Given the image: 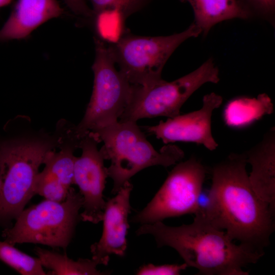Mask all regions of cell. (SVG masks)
Masks as SVG:
<instances>
[{
  "mask_svg": "<svg viewBox=\"0 0 275 275\" xmlns=\"http://www.w3.org/2000/svg\"><path fill=\"white\" fill-rule=\"evenodd\" d=\"M246 164L244 153H231L214 166L207 202L200 210L232 240L264 253L275 229V208L254 191Z\"/></svg>",
  "mask_w": 275,
  "mask_h": 275,
  "instance_id": "obj_1",
  "label": "cell"
},
{
  "mask_svg": "<svg viewBox=\"0 0 275 275\" xmlns=\"http://www.w3.org/2000/svg\"><path fill=\"white\" fill-rule=\"evenodd\" d=\"M193 222L178 227L162 222L141 225L137 235L152 236L158 248L174 249L188 267L204 275H248L243 270L256 263L264 253L233 242L226 233L216 228L200 209Z\"/></svg>",
  "mask_w": 275,
  "mask_h": 275,
  "instance_id": "obj_2",
  "label": "cell"
},
{
  "mask_svg": "<svg viewBox=\"0 0 275 275\" xmlns=\"http://www.w3.org/2000/svg\"><path fill=\"white\" fill-rule=\"evenodd\" d=\"M61 134L22 135L0 144V223L16 219L35 195L34 182L47 154L59 147Z\"/></svg>",
  "mask_w": 275,
  "mask_h": 275,
  "instance_id": "obj_3",
  "label": "cell"
},
{
  "mask_svg": "<svg viewBox=\"0 0 275 275\" xmlns=\"http://www.w3.org/2000/svg\"><path fill=\"white\" fill-rule=\"evenodd\" d=\"M92 132L103 143L100 150L104 159L111 161L107 171L113 181V194L141 170L154 166L168 167L184 156V152L174 145H167L157 151L136 122L118 121Z\"/></svg>",
  "mask_w": 275,
  "mask_h": 275,
  "instance_id": "obj_4",
  "label": "cell"
},
{
  "mask_svg": "<svg viewBox=\"0 0 275 275\" xmlns=\"http://www.w3.org/2000/svg\"><path fill=\"white\" fill-rule=\"evenodd\" d=\"M82 203L79 192L71 187L62 202L45 199L24 209L14 226L3 231L5 241L14 245L32 243L66 250L81 219Z\"/></svg>",
  "mask_w": 275,
  "mask_h": 275,
  "instance_id": "obj_5",
  "label": "cell"
},
{
  "mask_svg": "<svg viewBox=\"0 0 275 275\" xmlns=\"http://www.w3.org/2000/svg\"><path fill=\"white\" fill-rule=\"evenodd\" d=\"M201 34V29L193 22L185 31L169 36L124 34L109 47L119 71L129 82L147 86L162 80V69L173 52L185 41Z\"/></svg>",
  "mask_w": 275,
  "mask_h": 275,
  "instance_id": "obj_6",
  "label": "cell"
},
{
  "mask_svg": "<svg viewBox=\"0 0 275 275\" xmlns=\"http://www.w3.org/2000/svg\"><path fill=\"white\" fill-rule=\"evenodd\" d=\"M95 44L93 92L83 119L74 126L79 136L118 122L129 103L133 89L116 69L109 45L98 38H95Z\"/></svg>",
  "mask_w": 275,
  "mask_h": 275,
  "instance_id": "obj_7",
  "label": "cell"
},
{
  "mask_svg": "<svg viewBox=\"0 0 275 275\" xmlns=\"http://www.w3.org/2000/svg\"><path fill=\"white\" fill-rule=\"evenodd\" d=\"M219 81L218 69L213 59H209L194 71L174 81L162 79L147 86L133 85L129 103L119 121L136 122L143 118L176 117L196 91L205 84Z\"/></svg>",
  "mask_w": 275,
  "mask_h": 275,
  "instance_id": "obj_8",
  "label": "cell"
},
{
  "mask_svg": "<svg viewBox=\"0 0 275 275\" xmlns=\"http://www.w3.org/2000/svg\"><path fill=\"white\" fill-rule=\"evenodd\" d=\"M205 175L204 166L195 157L179 162L150 202L132 217L131 222L143 225L195 214L201 206L200 198Z\"/></svg>",
  "mask_w": 275,
  "mask_h": 275,
  "instance_id": "obj_9",
  "label": "cell"
},
{
  "mask_svg": "<svg viewBox=\"0 0 275 275\" xmlns=\"http://www.w3.org/2000/svg\"><path fill=\"white\" fill-rule=\"evenodd\" d=\"M100 140L96 133L89 131L80 139V157H75L73 184L77 185L83 199L81 220L94 224L102 221L106 201L103 198L107 168L104 157L97 147Z\"/></svg>",
  "mask_w": 275,
  "mask_h": 275,
  "instance_id": "obj_10",
  "label": "cell"
},
{
  "mask_svg": "<svg viewBox=\"0 0 275 275\" xmlns=\"http://www.w3.org/2000/svg\"><path fill=\"white\" fill-rule=\"evenodd\" d=\"M222 102L220 95L211 93L204 96L200 109L145 128L166 144L176 142H192L203 145L210 151L214 150L218 144L212 134L211 117L213 111L218 108Z\"/></svg>",
  "mask_w": 275,
  "mask_h": 275,
  "instance_id": "obj_11",
  "label": "cell"
},
{
  "mask_svg": "<svg viewBox=\"0 0 275 275\" xmlns=\"http://www.w3.org/2000/svg\"><path fill=\"white\" fill-rule=\"evenodd\" d=\"M133 188L126 182L114 197L106 201L102 221L103 231L99 240L90 247L92 259L98 265H107L112 255L123 257L127 246L126 235L129 228L130 194Z\"/></svg>",
  "mask_w": 275,
  "mask_h": 275,
  "instance_id": "obj_12",
  "label": "cell"
},
{
  "mask_svg": "<svg viewBox=\"0 0 275 275\" xmlns=\"http://www.w3.org/2000/svg\"><path fill=\"white\" fill-rule=\"evenodd\" d=\"M81 138L72 130H68L59 148L60 151H50L46 156L43 171L37 174L34 185L35 195L56 202L65 200L73 184V152L79 147Z\"/></svg>",
  "mask_w": 275,
  "mask_h": 275,
  "instance_id": "obj_13",
  "label": "cell"
},
{
  "mask_svg": "<svg viewBox=\"0 0 275 275\" xmlns=\"http://www.w3.org/2000/svg\"><path fill=\"white\" fill-rule=\"evenodd\" d=\"M64 13L57 0H16L0 29V42L26 39L41 24Z\"/></svg>",
  "mask_w": 275,
  "mask_h": 275,
  "instance_id": "obj_14",
  "label": "cell"
},
{
  "mask_svg": "<svg viewBox=\"0 0 275 275\" xmlns=\"http://www.w3.org/2000/svg\"><path fill=\"white\" fill-rule=\"evenodd\" d=\"M252 171L249 178L258 197L275 208V128H270L262 140L244 153Z\"/></svg>",
  "mask_w": 275,
  "mask_h": 275,
  "instance_id": "obj_15",
  "label": "cell"
},
{
  "mask_svg": "<svg viewBox=\"0 0 275 275\" xmlns=\"http://www.w3.org/2000/svg\"><path fill=\"white\" fill-rule=\"evenodd\" d=\"M191 6L194 13V23L203 35L218 23L233 19L251 18L238 0H180Z\"/></svg>",
  "mask_w": 275,
  "mask_h": 275,
  "instance_id": "obj_16",
  "label": "cell"
},
{
  "mask_svg": "<svg viewBox=\"0 0 275 275\" xmlns=\"http://www.w3.org/2000/svg\"><path fill=\"white\" fill-rule=\"evenodd\" d=\"M36 254L42 265L54 275H101L106 274L97 269L96 263L92 259L79 258L73 260L66 254L36 247Z\"/></svg>",
  "mask_w": 275,
  "mask_h": 275,
  "instance_id": "obj_17",
  "label": "cell"
},
{
  "mask_svg": "<svg viewBox=\"0 0 275 275\" xmlns=\"http://www.w3.org/2000/svg\"><path fill=\"white\" fill-rule=\"evenodd\" d=\"M272 111V103L265 94H260L256 98L241 97L232 100L227 104L225 119L228 125L242 126L265 114H269Z\"/></svg>",
  "mask_w": 275,
  "mask_h": 275,
  "instance_id": "obj_18",
  "label": "cell"
},
{
  "mask_svg": "<svg viewBox=\"0 0 275 275\" xmlns=\"http://www.w3.org/2000/svg\"><path fill=\"white\" fill-rule=\"evenodd\" d=\"M0 260L23 275H46L39 259L21 252L6 241H0Z\"/></svg>",
  "mask_w": 275,
  "mask_h": 275,
  "instance_id": "obj_19",
  "label": "cell"
},
{
  "mask_svg": "<svg viewBox=\"0 0 275 275\" xmlns=\"http://www.w3.org/2000/svg\"><path fill=\"white\" fill-rule=\"evenodd\" d=\"M125 19L124 15L115 9H107L95 13L93 19L99 39L111 44L116 43L124 34Z\"/></svg>",
  "mask_w": 275,
  "mask_h": 275,
  "instance_id": "obj_20",
  "label": "cell"
},
{
  "mask_svg": "<svg viewBox=\"0 0 275 275\" xmlns=\"http://www.w3.org/2000/svg\"><path fill=\"white\" fill-rule=\"evenodd\" d=\"M92 5L94 15L107 9L120 11L127 18L130 15L142 10L153 0H89Z\"/></svg>",
  "mask_w": 275,
  "mask_h": 275,
  "instance_id": "obj_21",
  "label": "cell"
},
{
  "mask_svg": "<svg viewBox=\"0 0 275 275\" xmlns=\"http://www.w3.org/2000/svg\"><path fill=\"white\" fill-rule=\"evenodd\" d=\"M251 18L257 17L274 22L275 0H238Z\"/></svg>",
  "mask_w": 275,
  "mask_h": 275,
  "instance_id": "obj_22",
  "label": "cell"
},
{
  "mask_svg": "<svg viewBox=\"0 0 275 275\" xmlns=\"http://www.w3.org/2000/svg\"><path fill=\"white\" fill-rule=\"evenodd\" d=\"M187 265L181 264H163L156 265L151 263L141 266L136 272L138 275H178Z\"/></svg>",
  "mask_w": 275,
  "mask_h": 275,
  "instance_id": "obj_23",
  "label": "cell"
},
{
  "mask_svg": "<svg viewBox=\"0 0 275 275\" xmlns=\"http://www.w3.org/2000/svg\"><path fill=\"white\" fill-rule=\"evenodd\" d=\"M67 7L75 14L86 18H91L92 10L88 6L86 0H64Z\"/></svg>",
  "mask_w": 275,
  "mask_h": 275,
  "instance_id": "obj_24",
  "label": "cell"
},
{
  "mask_svg": "<svg viewBox=\"0 0 275 275\" xmlns=\"http://www.w3.org/2000/svg\"><path fill=\"white\" fill-rule=\"evenodd\" d=\"M12 0H0V9L11 4Z\"/></svg>",
  "mask_w": 275,
  "mask_h": 275,
  "instance_id": "obj_25",
  "label": "cell"
},
{
  "mask_svg": "<svg viewBox=\"0 0 275 275\" xmlns=\"http://www.w3.org/2000/svg\"><path fill=\"white\" fill-rule=\"evenodd\" d=\"M2 184H3L1 176H0V192H1V189H2Z\"/></svg>",
  "mask_w": 275,
  "mask_h": 275,
  "instance_id": "obj_26",
  "label": "cell"
}]
</instances>
